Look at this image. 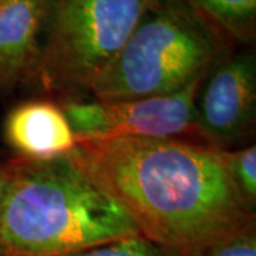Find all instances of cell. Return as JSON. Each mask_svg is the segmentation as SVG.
Masks as SVG:
<instances>
[{
  "label": "cell",
  "instance_id": "obj_3",
  "mask_svg": "<svg viewBox=\"0 0 256 256\" xmlns=\"http://www.w3.org/2000/svg\"><path fill=\"white\" fill-rule=\"evenodd\" d=\"M236 50L186 0H160L88 92L101 101L168 96L205 78Z\"/></svg>",
  "mask_w": 256,
  "mask_h": 256
},
{
  "label": "cell",
  "instance_id": "obj_4",
  "mask_svg": "<svg viewBox=\"0 0 256 256\" xmlns=\"http://www.w3.org/2000/svg\"><path fill=\"white\" fill-rule=\"evenodd\" d=\"M160 0H47L38 67L47 92H88Z\"/></svg>",
  "mask_w": 256,
  "mask_h": 256
},
{
  "label": "cell",
  "instance_id": "obj_5",
  "mask_svg": "<svg viewBox=\"0 0 256 256\" xmlns=\"http://www.w3.org/2000/svg\"><path fill=\"white\" fill-rule=\"evenodd\" d=\"M205 78L168 96L101 101L66 97L60 104L77 141L114 138L200 140L196 97Z\"/></svg>",
  "mask_w": 256,
  "mask_h": 256
},
{
  "label": "cell",
  "instance_id": "obj_1",
  "mask_svg": "<svg viewBox=\"0 0 256 256\" xmlns=\"http://www.w3.org/2000/svg\"><path fill=\"white\" fill-rule=\"evenodd\" d=\"M72 154L140 235L176 256H198L256 226L228 150L186 138H114L77 141Z\"/></svg>",
  "mask_w": 256,
  "mask_h": 256
},
{
  "label": "cell",
  "instance_id": "obj_12",
  "mask_svg": "<svg viewBox=\"0 0 256 256\" xmlns=\"http://www.w3.org/2000/svg\"><path fill=\"white\" fill-rule=\"evenodd\" d=\"M198 256H256V226L220 240Z\"/></svg>",
  "mask_w": 256,
  "mask_h": 256
},
{
  "label": "cell",
  "instance_id": "obj_11",
  "mask_svg": "<svg viewBox=\"0 0 256 256\" xmlns=\"http://www.w3.org/2000/svg\"><path fill=\"white\" fill-rule=\"evenodd\" d=\"M70 256H176L142 235H132Z\"/></svg>",
  "mask_w": 256,
  "mask_h": 256
},
{
  "label": "cell",
  "instance_id": "obj_6",
  "mask_svg": "<svg viewBox=\"0 0 256 256\" xmlns=\"http://www.w3.org/2000/svg\"><path fill=\"white\" fill-rule=\"evenodd\" d=\"M200 140L222 150L250 144L256 130V56L245 47L215 66L196 97Z\"/></svg>",
  "mask_w": 256,
  "mask_h": 256
},
{
  "label": "cell",
  "instance_id": "obj_2",
  "mask_svg": "<svg viewBox=\"0 0 256 256\" xmlns=\"http://www.w3.org/2000/svg\"><path fill=\"white\" fill-rule=\"evenodd\" d=\"M137 234L127 212L72 152L12 160L0 205V256H70Z\"/></svg>",
  "mask_w": 256,
  "mask_h": 256
},
{
  "label": "cell",
  "instance_id": "obj_8",
  "mask_svg": "<svg viewBox=\"0 0 256 256\" xmlns=\"http://www.w3.org/2000/svg\"><path fill=\"white\" fill-rule=\"evenodd\" d=\"M3 136L23 160H52L70 154L77 146L63 108L52 100H28L13 107L4 120Z\"/></svg>",
  "mask_w": 256,
  "mask_h": 256
},
{
  "label": "cell",
  "instance_id": "obj_13",
  "mask_svg": "<svg viewBox=\"0 0 256 256\" xmlns=\"http://www.w3.org/2000/svg\"><path fill=\"white\" fill-rule=\"evenodd\" d=\"M10 180H12V160L0 162V205L8 192Z\"/></svg>",
  "mask_w": 256,
  "mask_h": 256
},
{
  "label": "cell",
  "instance_id": "obj_10",
  "mask_svg": "<svg viewBox=\"0 0 256 256\" xmlns=\"http://www.w3.org/2000/svg\"><path fill=\"white\" fill-rule=\"evenodd\" d=\"M228 161L238 190L245 201L256 210V146L249 144L228 150Z\"/></svg>",
  "mask_w": 256,
  "mask_h": 256
},
{
  "label": "cell",
  "instance_id": "obj_7",
  "mask_svg": "<svg viewBox=\"0 0 256 256\" xmlns=\"http://www.w3.org/2000/svg\"><path fill=\"white\" fill-rule=\"evenodd\" d=\"M46 13L47 0H0V98L33 82Z\"/></svg>",
  "mask_w": 256,
  "mask_h": 256
},
{
  "label": "cell",
  "instance_id": "obj_9",
  "mask_svg": "<svg viewBox=\"0 0 256 256\" xmlns=\"http://www.w3.org/2000/svg\"><path fill=\"white\" fill-rule=\"evenodd\" d=\"M236 46L252 47L256 38V0H186Z\"/></svg>",
  "mask_w": 256,
  "mask_h": 256
}]
</instances>
